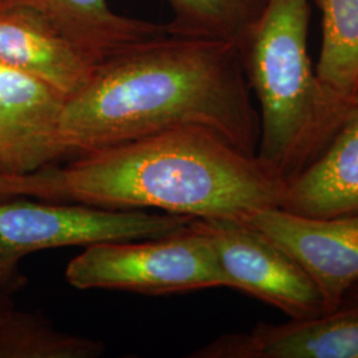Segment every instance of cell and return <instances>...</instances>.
Segmentation results:
<instances>
[{
  "label": "cell",
  "instance_id": "cell-1",
  "mask_svg": "<svg viewBox=\"0 0 358 358\" xmlns=\"http://www.w3.org/2000/svg\"><path fill=\"white\" fill-rule=\"evenodd\" d=\"M186 127L256 155L260 118L235 43L167 34L108 57L65 100L59 143L75 158Z\"/></svg>",
  "mask_w": 358,
  "mask_h": 358
},
{
  "label": "cell",
  "instance_id": "cell-2",
  "mask_svg": "<svg viewBox=\"0 0 358 358\" xmlns=\"http://www.w3.org/2000/svg\"><path fill=\"white\" fill-rule=\"evenodd\" d=\"M52 171L59 202L232 222L282 208L287 186L257 155L195 127L83 154Z\"/></svg>",
  "mask_w": 358,
  "mask_h": 358
},
{
  "label": "cell",
  "instance_id": "cell-3",
  "mask_svg": "<svg viewBox=\"0 0 358 358\" xmlns=\"http://www.w3.org/2000/svg\"><path fill=\"white\" fill-rule=\"evenodd\" d=\"M309 0H266L236 48L259 118L257 158L288 182L309 166L355 100L328 90L309 53Z\"/></svg>",
  "mask_w": 358,
  "mask_h": 358
},
{
  "label": "cell",
  "instance_id": "cell-4",
  "mask_svg": "<svg viewBox=\"0 0 358 358\" xmlns=\"http://www.w3.org/2000/svg\"><path fill=\"white\" fill-rule=\"evenodd\" d=\"M192 220L169 213L115 210L78 202L0 201V289L11 294L26 285L20 263L34 252L159 238L183 230Z\"/></svg>",
  "mask_w": 358,
  "mask_h": 358
},
{
  "label": "cell",
  "instance_id": "cell-5",
  "mask_svg": "<svg viewBox=\"0 0 358 358\" xmlns=\"http://www.w3.org/2000/svg\"><path fill=\"white\" fill-rule=\"evenodd\" d=\"M65 279L77 289L166 294L226 287L217 254L192 220L183 230L145 242L87 245L69 262Z\"/></svg>",
  "mask_w": 358,
  "mask_h": 358
},
{
  "label": "cell",
  "instance_id": "cell-6",
  "mask_svg": "<svg viewBox=\"0 0 358 358\" xmlns=\"http://www.w3.org/2000/svg\"><path fill=\"white\" fill-rule=\"evenodd\" d=\"M213 245L226 287L278 308L289 319L331 310L324 296L291 256L239 222L194 219Z\"/></svg>",
  "mask_w": 358,
  "mask_h": 358
},
{
  "label": "cell",
  "instance_id": "cell-7",
  "mask_svg": "<svg viewBox=\"0 0 358 358\" xmlns=\"http://www.w3.org/2000/svg\"><path fill=\"white\" fill-rule=\"evenodd\" d=\"M247 227L280 247L317 285L329 309L358 284V217L299 215L264 208L245 217Z\"/></svg>",
  "mask_w": 358,
  "mask_h": 358
},
{
  "label": "cell",
  "instance_id": "cell-8",
  "mask_svg": "<svg viewBox=\"0 0 358 358\" xmlns=\"http://www.w3.org/2000/svg\"><path fill=\"white\" fill-rule=\"evenodd\" d=\"M189 357L358 358V284L338 307L319 316L259 322L248 332L223 334Z\"/></svg>",
  "mask_w": 358,
  "mask_h": 358
},
{
  "label": "cell",
  "instance_id": "cell-9",
  "mask_svg": "<svg viewBox=\"0 0 358 358\" xmlns=\"http://www.w3.org/2000/svg\"><path fill=\"white\" fill-rule=\"evenodd\" d=\"M64 96L0 64V171L31 174L63 158L59 122Z\"/></svg>",
  "mask_w": 358,
  "mask_h": 358
},
{
  "label": "cell",
  "instance_id": "cell-10",
  "mask_svg": "<svg viewBox=\"0 0 358 358\" xmlns=\"http://www.w3.org/2000/svg\"><path fill=\"white\" fill-rule=\"evenodd\" d=\"M0 64L45 83L65 99L81 90L97 63L36 10L0 3Z\"/></svg>",
  "mask_w": 358,
  "mask_h": 358
},
{
  "label": "cell",
  "instance_id": "cell-11",
  "mask_svg": "<svg viewBox=\"0 0 358 358\" xmlns=\"http://www.w3.org/2000/svg\"><path fill=\"white\" fill-rule=\"evenodd\" d=\"M282 208L306 217H358V97L324 152L287 182Z\"/></svg>",
  "mask_w": 358,
  "mask_h": 358
},
{
  "label": "cell",
  "instance_id": "cell-12",
  "mask_svg": "<svg viewBox=\"0 0 358 358\" xmlns=\"http://www.w3.org/2000/svg\"><path fill=\"white\" fill-rule=\"evenodd\" d=\"M28 6L100 64L133 44L170 34L157 24L115 13L106 0H0Z\"/></svg>",
  "mask_w": 358,
  "mask_h": 358
},
{
  "label": "cell",
  "instance_id": "cell-13",
  "mask_svg": "<svg viewBox=\"0 0 358 358\" xmlns=\"http://www.w3.org/2000/svg\"><path fill=\"white\" fill-rule=\"evenodd\" d=\"M321 15L316 72L337 96H358V0H315Z\"/></svg>",
  "mask_w": 358,
  "mask_h": 358
},
{
  "label": "cell",
  "instance_id": "cell-14",
  "mask_svg": "<svg viewBox=\"0 0 358 358\" xmlns=\"http://www.w3.org/2000/svg\"><path fill=\"white\" fill-rule=\"evenodd\" d=\"M101 340L63 332L40 313L13 306L0 310V358H96Z\"/></svg>",
  "mask_w": 358,
  "mask_h": 358
},
{
  "label": "cell",
  "instance_id": "cell-15",
  "mask_svg": "<svg viewBox=\"0 0 358 358\" xmlns=\"http://www.w3.org/2000/svg\"><path fill=\"white\" fill-rule=\"evenodd\" d=\"M173 35L220 38L238 43L259 17L266 0H165Z\"/></svg>",
  "mask_w": 358,
  "mask_h": 358
},
{
  "label": "cell",
  "instance_id": "cell-16",
  "mask_svg": "<svg viewBox=\"0 0 358 358\" xmlns=\"http://www.w3.org/2000/svg\"><path fill=\"white\" fill-rule=\"evenodd\" d=\"M13 198L55 201L56 189L51 169L45 167L31 174H7L0 171V201Z\"/></svg>",
  "mask_w": 358,
  "mask_h": 358
},
{
  "label": "cell",
  "instance_id": "cell-17",
  "mask_svg": "<svg viewBox=\"0 0 358 358\" xmlns=\"http://www.w3.org/2000/svg\"><path fill=\"white\" fill-rule=\"evenodd\" d=\"M13 306V301L10 300V294L4 292L0 289V310H3L4 308Z\"/></svg>",
  "mask_w": 358,
  "mask_h": 358
}]
</instances>
